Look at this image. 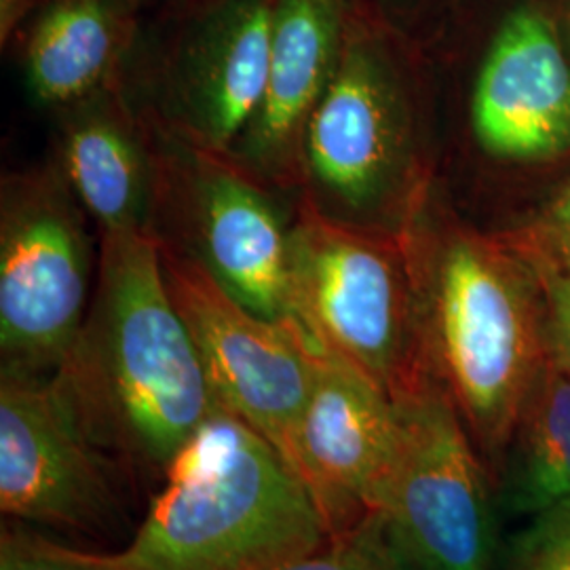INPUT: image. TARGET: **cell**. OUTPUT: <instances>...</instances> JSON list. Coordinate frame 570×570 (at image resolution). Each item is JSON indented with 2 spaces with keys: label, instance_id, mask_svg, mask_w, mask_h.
Masks as SVG:
<instances>
[{
  "label": "cell",
  "instance_id": "cell-1",
  "mask_svg": "<svg viewBox=\"0 0 570 570\" xmlns=\"http://www.w3.org/2000/svg\"><path fill=\"white\" fill-rule=\"evenodd\" d=\"M100 237L91 305L58 372L108 449L164 473L220 404L165 284L157 237Z\"/></svg>",
  "mask_w": 570,
  "mask_h": 570
},
{
  "label": "cell",
  "instance_id": "cell-2",
  "mask_svg": "<svg viewBox=\"0 0 570 570\" xmlns=\"http://www.w3.org/2000/svg\"><path fill=\"white\" fill-rule=\"evenodd\" d=\"M326 520L284 454L218 406L164 471L122 570H271L324 548Z\"/></svg>",
  "mask_w": 570,
  "mask_h": 570
},
{
  "label": "cell",
  "instance_id": "cell-3",
  "mask_svg": "<svg viewBox=\"0 0 570 570\" xmlns=\"http://www.w3.org/2000/svg\"><path fill=\"white\" fill-rule=\"evenodd\" d=\"M518 263L508 245L449 230L425 266L412 268L429 376L459 412L494 482L550 357L541 289Z\"/></svg>",
  "mask_w": 570,
  "mask_h": 570
},
{
  "label": "cell",
  "instance_id": "cell-4",
  "mask_svg": "<svg viewBox=\"0 0 570 570\" xmlns=\"http://www.w3.org/2000/svg\"><path fill=\"white\" fill-rule=\"evenodd\" d=\"M289 279L313 345L393 400L428 379L414 275L385 233L341 225L301 199L289 226Z\"/></svg>",
  "mask_w": 570,
  "mask_h": 570
},
{
  "label": "cell",
  "instance_id": "cell-5",
  "mask_svg": "<svg viewBox=\"0 0 570 570\" xmlns=\"http://www.w3.org/2000/svg\"><path fill=\"white\" fill-rule=\"evenodd\" d=\"M157 161L153 235L252 313L305 332L289 279V226L277 190L233 157L150 127Z\"/></svg>",
  "mask_w": 570,
  "mask_h": 570
},
{
  "label": "cell",
  "instance_id": "cell-6",
  "mask_svg": "<svg viewBox=\"0 0 570 570\" xmlns=\"http://www.w3.org/2000/svg\"><path fill=\"white\" fill-rule=\"evenodd\" d=\"M400 438L372 513L407 570H499V490L446 393L395 397Z\"/></svg>",
  "mask_w": 570,
  "mask_h": 570
},
{
  "label": "cell",
  "instance_id": "cell-7",
  "mask_svg": "<svg viewBox=\"0 0 570 570\" xmlns=\"http://www.w3.org/2000/svg\"><path fill=\"white\" fill-rule=\"evenodd\" d=\"M85 216L58 165L4 178L0 197L2 367L49 374L68 360L81 334L98 273Z\"/></svg>",
  "mask_w": 570,
  "mask_h": 570
},
{
  "label": "cell",
  "instance_id": "cell-8",
  "mask_svg": "<svg viewBox=\"0 0 570 570\" xmlns=\"http://www.w3.org/2000/svg\"><path fill=\"white\" fill-rule=\"evenodd\" d=\"M108 446L60 372H0V510L21 524L106 529L119 510Z\"/></svg>",
  "mask_w": 570,
  "mask_h": 570
},
{
  "label": "cell",
  "instance_id": "cell-9",
  "mask_svg": "<svg viewBox=\"0 0 570 570\" xmlns=\"http://www.w3.org/2000/svg\"><path fill=\"white\" fill-rule=\"evenodd\" d=\"M406 102L383 56L346 28L336 72L306 122L303 202L341 225L379 233L374 220L404 183Z\"/></svg>",
  "mask_w": 570,
  "mask_h": 570
},
{
  "label": "cell",
  "instance_id": "cell-10",
  "mask_svg": "<svg viewBox=\"0 0 570 570\" xmlns=\"http://www.w3.org/2000/svg\"><path fill=\"white\" fill-rule=\"evenodd\" d=\"M165 284L180 311L220 406L256 429L289 463L315 381L317 346L228 296L202 266L161 244Z\"/></svg>",
  "mask_w": 570,
  "mask_h": 570
},
{
  "label": "cell",
  "instance_id": "cell-11",
  "mask_svg": "<svg viewBox=\"0 0 570 570\" xmlns=\"http://www.w3.org/2000/svg\"><path fill=\"white\" fill-rule=\"evenodd\" d=\"M273 16L275 0H212L165 61L157 125L228 155L265 91Z\"/></svg>",
  "mask_w": 570,
  "mask_h": 570
},
{
  "label": "cell",
  "instance_id": "cell-12",
  "mask_svg": "<svg viewBox=\"0 0 570 570\" xmlns=\"http://www.w3.org/2000/svg\"><path fill=\"white\" fill-rule=\"evenodd\" d=\"M397 438L400 412L387 391L317 346L315 381L292 440L289 465L332 537L372 513Z\"/></svg>",
  "mask_w": 570,
  "mask_h": 570
},
{
  "label": "cell",
  "instance_id": "cell-13",
  "mask_svg": "<svg viewBox=\"0 0 570 570\" xmlns=\"http://www.w3.org/2000/svg\"><path fill=\"white\" fill-rule=\"evenodd\" d=\"M346 28L345 0H275L265 91L228 153L275 190L301 184L306 122L336 72Z\"/></svg>",
  "mask_w": 570,
  "mask_h": 570
},
{
  "label": "cell",
  "instance_id": "cell-14",
  "mask_svg": "<svg viewBox=\"0 0 570 570\" xmlns=\"http://www.w3.org/2000/svg\"><path fill=\"white\" fill-rule=\"evenodd\" d=\"M471 125L499 159L532 161L570 148V66L543 13L520 9L499 28L473 85Z\"/></svg>",
  "mask_w": 570,
  "mask_h": 570
},
{
  "label": "cell",
  "instance_id": "cell-15",
  "mask_svg": "<svg viewBox=\"0 0 570 570\" xmlns=\"http://www.w3.org/2000/svg\"><path fill=\"white\" fill-rule=\"evenodd\" d=\"M58 169L100 233H153L157 161L153 138L108 85L60 110Z\"/></svg>",
  "mask_w": 570,
  "mask_h": 570
},
{
  "label": "cell",
  "instance_id": "cell-16",
  "mask_svg": "<svg viewBox=\"0 0 570 570\" xmlns=\"http://www.w3.org/2000/svg\"><path fill=\"white\" fill-rule=\"evenodd\" d=\"M129 0H53L23 47L30 98L49 108L81 102L110 85L127 42Z\"/></svg>",
  "mask_w": 570,
  "mask_h": 570
},
{
  "label": "cell",
  "instance_id": "cell-17",
  "mask_svg": "<svg viewBox=\"0 0 570 570\" xmlns=\"http://www.w3.org/2000/svg\"><path fill=\"white\" fill-rule=\"evenodd\" d=\"M499 503L520 515L570 503V374L548 357L497 475Z\"/></svg>",
  "mask_w": 570,
  "mask_h": 570
},
{
  "label": "cell",
  "instance_id": "cell-18",
  "mask_svg": "<svg viewBox=\"0 0 570 570\" xmlns=\"http://www.w3.org/2000/svg\"><path fill=\"white\" fill-rule=\"evenodd\" d=\"M271 570H407L389 541L381 520L370 513L355 529L327 541L324 548Z\"/></svg>",
  "mask_w": 570,
  "mask_h": 570
},
{
  "label": "cell",
  "instance_id": "cell-19",
  "mask_svg": "<svg viewBox=\"0 0 570 570\" xmlns=\"http://www.w3.org/2000/svg\"><path fill=\"white\" fill-rule=\"evenodd\" d=\"M0 570H122L117 551L98 553L49 539L21 522L0 532Z\"/></svg>",
  "mask_w": 570,
  "mask_h": 570
},
{
  "label": "cell",
  "instance_id": "cell-20",
  "mask_svg": "<svg viewBox=\"0 0 570 570\" xmlns=\"http://www.w3.org/2000/svg\"><path fill=\"white\" fill-rule=\"evenodd\" d=\"M503 570H570V503L529 518L511 541Z\"/></svg>",
  "mask_w": 570,
  "mask_h": 570
},
{
  "label": "cell",
  "instance_id": "cell-21",
  "mask_svg": "<svg viewBox=\"0 0 570 570\" xmlns=\"http://www.w3.org/2000/svg\"><path fill=\"white\" fill-rule=\"evenodd\" d=\"M537 279L548 322L551 357L570 374V261L518 258Z\"/></svg>",
  "mask_w": 570,
  "mask_h": 570
},
{
  "label": "cell",
  "instance_id": "cell-22",
  "mask_svg": "<svg viewBox=\"0 0 570 570\" xmlns=\"http://www.w3.org/2000/svg\"><path fill=\"white\" fill-rule=\"evenodd\" d=\"M508 247L520 258H570V186L548 205L534 225L518 237V244Z\"/></svg>",
  "mask_w": 570,
  "mask_h": 570
},
{
  "label": "cell",
  "instance_id": "cell-23",
  "mask_svg": "<svg viewBox=\"0 0 570 570\" xmlns=\"http://www.w3.org/2000/svg\"><path fill=\"white\" fill-rule=\"evenodd\" d=\"M28 0H2V41H7V35L16 28V23L20 21L23 11H26Z\"/></svg>",
  "mask_w": 570,
  "mask_h": 570
},
{
  "label": "cell",
  "instance_id": "cell-24",
  "mask_svg": "<svg viewBox=\"0 0 570 570\" xmlns=\"http://www.w3.org/2000/svg\"><path fill=\"white\" fill-rule=\"evenodd\" d=\"M520 258V256H518ZM527 258H546V256H527ZM553 261H570V258H553Z\"/></svg>",
  "mask_w": 570,
  "mask_h": 570
}]
</instances>
